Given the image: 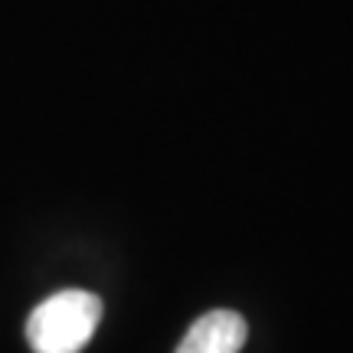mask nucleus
Instances as JSON below:
<instances>
[{
	"label": "nucleus",
	"instance_id": "1",
	"mask_svg": "<svg viewBox=\"0 0 353 353\" xmlns=\"http://www.w3.org/2000/svg\"><path fill=\"white\" fill-rule=\"evenodd\" d=\"M101 324V298L82 288L56 291L37 304L26 321V341L33 353H79Z\"/></svg>",
	"mask_w": 353,
	"mask_h": 353
},
{
	"label": "nucleus",
	"instance_id": "2",
	"mask_svg": "<svg viewBox=\"0 0 353 353\" xmlns=\"http://www.w3.org/2000/svg\"><path fill=\"white\" fill-rule=\"evenodd\" d=\"M245 337H249V324L242 314L206 311L190 324L176 353H239Z\"/></svg>",
	"mask_w": 353,
	"mask_h": 353
}]
</instances>
